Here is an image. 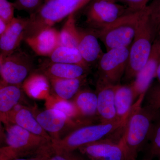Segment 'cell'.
I'll return each instance as SVG.
<instances>
[{
  "mask_svg": "<svg viewBox=\"0 0 160 160\" xmlns=\"http://www.w3.org/2000/svg\"><path fill=\"white\" fill-rule=\"evenodd\" d=\"M86 77L75 79H50V93L53 98L72 101L86 82Z\"/></svg>",
  "mask_w": 160,
  "mask_h": 160,
  "instance_id": "cell-20",
  "label": "cell"
},
{
  "mask_svg": "<svg viewBox=\"0 0 160 160\" xmlns=\"http://www.w3.org/2000/svg\"><path fill=\"white\" fill-rule=\"evenodd\" d=\"M146 9L149 22L157 36L160 33V0H152Z\"/></svg>",
  "mask_w": 160,
  "mask_h": 160,
  "instance_id": "cell-27",
  "label": "cell"
},
{
  "mask_svg": "<svg viewBox=\"0 0 160 160\" xmlns=\"http://www.w3.org/2000/svg\"><path fill=\"white\" fill-rule=\"evenodd\" d=\"M49 58L52 62L75 64L90 69V66L83 59L77 48L58 46Z\"/></svg>",
  "mask_w": 160,
  "mask_h": 160,
  "instance_id": "cell-24",
  "label": "cell"
},
{
  "mask_svg": "<svg viewBox=\"0 0 160 160\" xmlns=\"http://www.w3.org/2000/svg\"><path fill=\"white\" fill-rule=\"evenodd\" d=\"M23 88L20 85L7 84L1 81L0 116L1 121L6 122L8 114L22 98Z\"/></svg>",
  "mask_w": 160,
  "mask_h": 160,
  "instance_id": "cell-21",
  "label": "cell"
},
{
  "mask_svg": "<svg viewBox=\"0 0 160 160\" xmlns=\"http://www.w3.org/2000/svg\"><path fill=\"white\" fill-rule=\"evenodd\" d=\"M24 41L38 55L49 57L59 46L60 31L51 27Z\"/></svg>",
  "mask_w": 160,
  "mask_h": 160,
  "instance_id": "cell-15",
  "label": "cell"
},
{
  "mask_svg": "<svg viewBox=\"0 0 160 160\" xmlns=\"http://www.w3.org/2000/svg\"><path fill=\"white\" fill-rule=\"evenodd\" d=\"M9 24L3 20L0 19V36L2 35L6 32L9 28Z\"/></svg>",
  "mask_w": 160,
  "mask_h": 160,
  "instance_id": "cell-35",
  "label": "cell"
},
{
  "mask_svg": "<svg viewBox=\"0 0 160 160\" xmlns=\"http://www.w3.org/2000/svg\"><path fill=\"white\" fill-rule=\"evenodd\" d=\"M49 160H90L82 153L75 151L67 152H53Z\"/></svg>",
  "mask_w": 160,
  "mask_h": 160,
  "instance_id": "cell-32",
  "label": "cell"
},
{
  "mask_svg": "<svg viewBox=\"0 0 160 160\" xmlns=\"http://www.w3.org/2000/svg\"><path fill=\"white\" fill-rule=\"evenodd\" d=\"M22 87L29 96L35 98H48V95L50 92L49 79L38 71L29 74L23 82Z\"/></svg>",
  "mask_w": 160,
  "mask_h": 160,
  "instance_id": "cell-22",
  "label": "cell"
},
{
  "mask_svg": "<svg viewBox=\"0 0 160 160\" xmlns=\"http://www.w3.org/2000/svg\"><path fill=\"white\" fill-rule=\"evenodd\" d=\"M156 78H157L158 82L160 83V59L158 66L157 70Z\"/></svg>",
  "mask_w": 160,
  "mask_h": 160,
  "instance_id": "cell-36",
  "label": "cell"
},
{
  "mask_svg": "<svg viewBox=\"0 0 160 160\" xmlns=\"http://www.w3.org/2000/svg\"><path fill=\"white\" fill-rule=\"evenodd\" d=\"M156 37L149 22L146 7L138 23L134 39L129 48L128 64L123 77L126 82L133 81L146 66Z\"/></svg>",
  "mask_w": 160,
  "mask_h": 160,
  "instance_id": "cell-5",
  "label": "cell"
},
{
  "mask_svg": "<svg viewBox=\"0 0 160 160\" xmlns=\"http://www.w3.org/2000/svg\"><path fill=\"white\" fill-rule=\"evenodd\" d=\"M150 1V0H148V2H149V1Z\"/></svg>",
  "mask_w": 160,
  "mask_h": 160,
  "instance_id": "cell-38",
  "label": "cell"
},
{
  "mask_svg": "<svg viewBox=\"0 0 160 160\" xmlns=\"http://www.w3.org/2000/svg\"><path fill=\"white\" fill-rule=\"evenodd\" d=\"M130 47L114 48L103 53L98 62V81L111 85L119 84L128 64Z\"/></svg>",
  "mask_w": 160,
  "mask_h": 160,
  "instance_id": "cell-8",
  "label": "cell"
},
{
  "mask_svg": "<svg viewBox=\"0 0 160 160\" xmlns=\"http://www.w3.org/2000/svg\"><path fill=\"white\" fill-rule=\"evenodd\" d=\"M72 101L77 110L81 122L85 125L92 124L93 118L98 117L96 92L90 89H82Z\"/></svg>",
  "mask_w": 160,
  "mask_h": 160,
  "instance_id": "cell-17",
  "label": "cell"
},
{
  "mask_svg": "<svg viewBox=\"0 0 160 160\" xmlns=\"http://www.w3.org/2000/svg\"><path fill=\"white\" fill-rule=\"evenodd\" d=\"M78 150L90 160H127L126 151L120 140L115 142L104 138L85 145Z\"/></svg>",
  "mask_w": 160,
  "mask_h": 160,
  "instance_id": "cell-11",
  "label": "cell"
},
{
  "mask_svg": "<svg viewBox=\"0 0 160 160\" xmlns=\"http://www.w3.org/2000/svg\"><path fill=\"white\" fill-rule=\"evenodd\" d=\"M89 68L80 65L50 62L43 63L39 72L50 79H75L86 77Z\"/></svg>",
  "mask_w": 160,
  "mask_h": 160,
  "instance_id": "cell-16",
  "label": "cell"
},
{
  "mask_svg": "<svg viewBox=\"0 0 160 160\" xmlns=\"http://www.w3.org/2000/svg\"><path fill=\"white\" fill-rule=\"evenodd\" d=\"M115 2L122 4L136 11L145 9L149 2L148 0H111Z\"/></svg>",
  "mask_w": 160,
  "mask_h": 160,
  "instance_id": "cell-33",
  "label": "cell"
},
{
  "mask_svg": "<svg viewBox=\"0 0 160 160\" xmlns=\"http://www.w3.org/2000/svg\"><path fill=\"white\" fill-rule=\"evenodd\" d=\"M4 125L5 145L0 149V160L53 153L52 142L50 140L33 134L13 123Z\"/></svg>",
  "mask_w": 160,
  "mask_h": 160,
  "instance_id": "cell-2",
  "label": "cell"
},
{
  "mask_svg": "<svg viewBox=\"0 0 160 160\" xmlns=\"http://www.w3.org/2000/svg\"><path fill=\"white\" fill-rule=\"evenodd\" d=\"M130 111L125 117L112 122L89 124L78 127L65 137L52 142L53 152L75 151L85 145L105 138L114 132L124 128Z\"/></svg>",
  "mask_w": 160,
  "mask_h": 160,
  "instance_id": "cell-4",
  "label": "cell"
},
{
  "mask_svg": "<svg viewBox=\"0 0 160 160\" xmlns=\"http://www.w3.org/2000/svg\"><path fill=\"white\" fill-rule=\"evenodd\" d=\"M33 66V60L31 56L18 48L6 57H0L1 81L22 86Z\"/></svg>",
  "mask_w": 160,
  "mask_h": 160,
  "instance_id": "cell-9",
  "label": "cell"
},
{
  "mask_svg": "<svg viewBox=\"0 0 160 160\" xmlns=\"http://www.w3.org/2000/svg\"><path fill=\"white\" fill-rule=\"evenodd\" d=\"M149 160V159H148V160ZM158 160H160V158Z\"/></svg>",
  "mask_w": 160,
  "mask_h": 160,
  "instance_id": "cell-37",
  "label": "cell"
},
{
  "mask_svg": "<svg viewBox=\"0 0 160 160\" xmlns=\"http://www.w3.org/2000/svg\"><path fill=\"white\" fill-rule=\"evenodd\" d=\"M146 94H141L134 103L120 139L127 160H136L140 149L149 139L153 123L160 117V109L142 107Z\"/></svg>",
  "mask_w": 160,
  "mask_h": 160,
  "instance_id": "cell-1",
  "label": "cell"
},
{
  "mask_svg": "<svg viewBox=\"0 0 160 160\" xmlns=\"http://www.w3.org/2000/svg\"><path fill=\"white\" fill-rule=\"evenodd\" d=\"M29 18H14L6 32L0 36V57L5 58L19 48Z\"/></svg>",
  "mask_w": 160,
  "mask_h": 160,
  "instance_id": "cell-14",
  "label": "cell"
},
{
  "mask_svg": "<svg viewBox=\"0 0 160 160\" xmlns=\"http://www.w3.org/2000/svg\"><path fill=\"white\" fill-rule=\"evenodd\" d=\"M136 98L130 84L118 85L115 93V104L118 118H122L129 114Z\"/></svg>",
  "mask_w": 160,
  "mask_h": 160,
  "instance_id": "cell-23",
  "label": "cell"
},
{
  "mask_svg": "<svg viewBox=\"0 0 160 160\" xmlns=\"http://www.w3.org/2000/svg\"><path fill=\"white\" fill-rule=\"evenodd\" d=\"M33 110L35 117L43 129L49 134L52 142L61 139L80 126L60 110L47 108L42 111Z\"/></svg>",
  "mask_w": 160,
  "mask_h": 160,
  "instance_id": "cell-10",
  "label": "cell"
},
{
  "mask_svg": "<svg viewBox=\"0 0 160 160\" xmlns=\"http://www.w3.org/2000/svg\"><path fill=\"white\" fill-rule=\"evenodd\" d=\"M78 29L79 40L77 48L83 59L89 66L98 62L104 53L101 49L97 37L91 29Z\"/></svg>",
  "mask_w": 160,
  "mask_h": 160,
  "instance_id": "cell-18",
  "label": "cell"
},
{
  "mask_svg": "<svg viewBox=\"0 0 160 160\" xmlns=\"http://www.w3.org/2000/svg\"><path fill=\"white\" fill-rule=\"evenodd\" d=\"M8 123H13L33 134L42 137L52 142L50 136L37 120L33 110L26 106H23L16 112L9 113L4 124Z\"/></svg>",
  "mask_w": 160,
  "mask_h": 160,
  "instance_id": "cell-19",
  "label": "cell"
},
{
  "mask_svg": "<svg viewBox=\"0 0 160 160\" xmlns=\"http://www.w3.org/2000/svg\"><path fill=\"white\" fill-rule=\"evenodd\" d=\"M148 106L157 109H160V83L152 84L146 92V96Z\"/></svg>",
  "mask_w": 160,
  "mask_h": 160,
  "instance_id": "cell-30",
  "label": "cell"
},
{
  "mask_svg": "<svg viewBox=\"0 0 160 160\" xmlns=\"http://www.w3.org/2000/svg\"><path fill=\"white\" fill-rule=\"evenodd\" d=\"M160 59V33L153 42L151 54L146 66L130 83L136 98L138 99L143 93H146L151 86L152 80L156 76Z\"/></svg>",
  "mask_w": 160,
  "mask_h": 160,
  "instance_id": "cell-12",
  "label": "cell"
},
{
  "mask_svg": "<svg viewBox=\"0 0 160 160\" xmlns=\"http://www.w3.org/2000/svg\"><path fill=\"white\" fill-rule=\"evenodd\" d=\"M86 6L84 12L86 22L90 29L94 30L103 29L138 12L111 0H91Z\"/></svg>",
  "mask_w": 160,
  "mask_h": 160,
  "instance_id": "cell-7",
  "label": "cell"
},
{
  "mask_svg": "<svg viewBox=\"0 0 160 160\" xmlns=\"http://www.w3.org/2000/svg\"><path fill=\"white\" fill-rule=\"evenodd\" d=\"M91 0H45L34 13L30 15L23 39L36 35L52 27L70 14L86 6Z\"/></svg>",
  "mask_w": 160,
  "mask_h": 160,
  "instance_id": "cell-3",
  "label": "cell"
},
{
  "mask_svg": "<svg viewBox=\"0 0 160 160\" xmlns=\"http://www.w3.org/2000/svg\"><path fill=\"white\" fill-rule=\"evenodd\" d=\"M52 98L53 100H52H52H50L48 104L47 108H53L60 110L75 122L81 125H85L80 122L77 110L72 101H65L54 98Z\"/></svg>",
  "mask_w": 160,
  "mask_h": 160,
  "instance_id": "cell-26",
  "label": "cell"
},
{
  "mask_svg": "<svg viewBox=\"0 0 160 160\" xmlns=\"http://www.w3.org/2000/svg\"><path fill=\"white\" fill-rule=\"evenodd\" d=\"M118 85L97 82L95 92L97 95L98 117L100 122H108L119 119L115 104V93Z\"/></svg>",
  "mask_w": 160,
  "mask_h": 160,
  "instance_id": "cell-13",
  "label": "cell"
},
{
  "mask_svg": "<svg viewBox=\"0 0 160 160\" xmlns=\"http://www.w3.org/2000/svg\"><path fill=\"white\" fill-rule=\"evenodd\" d=\"M145 8L121 18L103 29H90L102 42L107 51L118 47H130L135 36L138 23L145 12Z\"/></svg>",
  "mask_w": 160,
  "mask_h": 160,
  "instance_id": "cell-6",
  "label": "cell"
},
{
  "mask_svg": "<svg viewBox=\"0 0 160 160\" xmlns=\"http://www.w3.org/2000/svg\"><path fill=\"white\" fill-rule=\"evenodd\" d=\"M148 140L150 155L160 158V117L153 123Z\"/></svg>",
  "mask_w": 160,
  "mask_h": 160,
  "instance_id": "cell-28",
  "label": "cell"
},
{
  "mask_svg": "<svg viewBox=\"0 0 160 160\" xmlns=\"http://www.w3.org/2000/svg\"><path fill=\"white\" fill-rule=\"evenodd\" d=\"M44 1L45 0H15L13 4L15 9L27 12L31 15L39 9Z\"/></svg>",
  "mask_w": 160,
  "mask_h": 160,
  "instance_id": "cell-29",
  "label": "cell"
},
{
  "mask_svg": "<svg viewBox=\"0 0 160 160\" xmlns=\"http://www.w3.org/2000/svg\"><path fill=\"white\" fill-rule=\"evenodd\" d=\"M79 40L78 29L76 25L74 13L70 14L60 31L59 46L78 47Z\"/></svg>",
  "mask_w": 160,
  "mask_h": 160,
  "instance_id": "cell-25",
  "label": "cell"
},
{
  "mask_svg": "<svg viewBox=\"0 0 160 160\" xmlns=\"http://www.w3.org/2000/svg\"><path fill=\"white\" fill-rule=\"evenodd\" d=\"M15 7L8 0H0V19L10 24L14 19Z\"/></svg>",
  "mask_w": 160,
  "mask_h": 160,
  "instance_id": "cell-31",
  "label": "cell"
},
{
  "mask_svg": "<svg viewBox=\"0 0 160 160\" xmlns=\"http://www.w3.org/2000/svg\"><path fill=\"white\" fill-rule=\"evenodd\" d=\"M51 155H44L37 156L32 157L19 158L12 159L9 160H49V158Z\"/></svg>",
  "mask_w": 160,
  "mask_h": 160,
  "instance_id": "cell-34",
  "label": "cell"
}]
</instances>
